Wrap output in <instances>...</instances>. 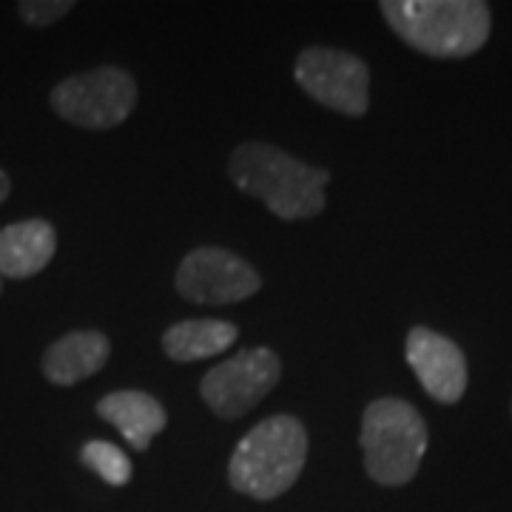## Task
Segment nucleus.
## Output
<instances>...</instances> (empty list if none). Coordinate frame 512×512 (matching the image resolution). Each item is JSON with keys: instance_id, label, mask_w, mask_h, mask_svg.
Wrapping results in <instances>:
<instances>
[{"instance_id": "f257e3e1", "label": "nucleus", "mask_w": 512, "mask_h": 512, "mask_svg": "<svg viewBox=\"0 0 512 512\" xmlns=\"http://www.w3.org/2000/svg\"><path fill=\"white\" fill-rule=\"evenodd\" d=\"M228 177L242 194L262 200L279 220H313L325 211L330 171L302 163L268 143H242L228 160Z\"/></svg>"}, {"instance_id": "f03ea898", "label": "nucleus", "mask_w": 512, "mask_h": 512, "mask_svg": "<svg viewBox=\"0 0 512 512\" xmlns=\"http://www.w3.org/2000/svg\"><path fill=\"white\" fill-rule=\"evenodd\" d=\"M387 26L427 57H470L493 29L490 6L481 0H382Z\"/></svg>"}, {"instance_id": "7ed1b4c3", "label": "nucleus", "mask_w": 512, "mask_h": 512, "mask_svg": "<svg viewBox=\"0 0 512 512\" xmlns=\"http://www.w3.org/2000/svg\"><path fill=\"white\" fill-rule=\"evenodd\" d=\"M308 461V430L296 416H271L251 427L228 464V481L242 495L274 501L302 476Z\"/></svg>"}, {"instance_id": "20e7f679", "label": "nucleus", "mask_w": 512, "mask_h": 512, "mask_svg": "<svg viewBox=\"0 0 512 512\" xmlns=\"http://www.w3.org/2000/svg\"><path fill=\"white\" fill-rule=\"evenodd\" d=\"M365 470L382 487H402L413 481L427 453V424L404 399H376L362 416Z\"/></svg>"}, {"instance_id": "39448f33", "label": "nucleus", "mask_w": 512, "mask_h": 512, "mask_svg": "<svg viewBox=\"0 0 512 512\" xmlns=\"http://www.w3.org/2000/svg\"><path fill=\"white\" fill-rule=\"evenodd\" d=\"M137 106V83L120 66H100L57 83L52 109L72 126L109 131Z\"/></svg>"}, {"instance_id": "423d86ee", "label": "nucleus", "mask_w": 512, "mask_h": 512, "mask_svg": "<svg viewBox=\"0 0 512 512\" xmlns=\"http://www.w3.org/2000/svg\"><path fill=\"white\" fill-rule=\"evenodd\" d=\"M293 77L302 92L330 111L362 117L370 106V69L350 52L311 46L296 57Z\"/></svg>"}, {"instance_id": "0eeeda50", "label": "nucleus", "mask_w": 512, "mask_h": 512, "mask_svg": "<svg viewBox=\"0 0 512 512\" xmlns=\"http://www.w3.org/2000/svg\"><path fill=\"white\" fill-rule=\"evenodd\" d=\"M282 379V362L271 348L242 350L211 367L200 382L205 404L220 419H239L251 413Z\"/></svg>"}, {"instance_id": "6e6552de", "label": "nucleus", "mask_w": 512, "mask_h": 512, "mask_svg": "<svg viewBox=\"0 0 512 512\" xmlns=\"http://www.w3.org/2000/svg\"><path fill=\"white\" fill-rule=\"evenodd\" d=\"M177 293L197 305H234L262 288V276L225 248H194L177 268Z\"/></svg>"}, {"instance_id": "1a4fd4ad", "label": "nucleus", "mask_w": 512, "mask_h": 512, "mask_svg": "<svg viewBox=\"0 0 512 512\" xmlns=\"http://www.w3.org/2000/svg\"><path fill=\"white\" fill-rule=\"evenodd\" d=\"M407 365L419 384L441 404H456L467 390V359L453 339L430 328H413L404 342Z\"/></svg>"}, {"instance_id": "9d476101", "label": "nucleus", "mask_w": 512, "mask_h": 512, "mask_svg": "<svg viewBox=\"0 0 512 512\" xmlns=\"http://www.w3.org/2000/svg\"><path fill=\"white\" fill-rule=\"evenodd\" d=\"M109 353V339L100 330H72L43 353V373L52 384L72 387L100 373L109 362Z\"/></svg>"}, {"instance_id": "9b49d317", "label": "nucleus", "mask_w": 512, "mask_h": 512, "mask_svg": "<svg viewBox=\"0 0 512 512\" xmlns=\"http://www.w3.org/2000/svg\"><path fill=\"white\" fill-rule=\"evenodd\" d=\"M57 251V231L46 220H23L0 231V276L29 279L40 274Z\"/></svg>"}, {"instance_id": "f8f14e48", "label": "nucleus", "mask_w": 512, "mask_h": 512, "mask_svg": "<svg viewBox=\"0 0 512 512\" xmlns=\"http://www.w3.org/2000/svg\"><path fill=\"white\" fill-rule=\"evenodd\" d=\"M97 416L117 427L134 450H148L151 439L165 430V407L143 390H114L97 402Z\"/></svg>"}, {"instance_id": "ddd939ff", "label": "nucleus", "mask_w": 512, "mask_h": 512, "mask_svg": "<svg viewBox=\"0 0 512 512\" xmlns=\"http://www.w3.org/2000/svg\"><path fill=\"white\" fill-rule=\"evenodd\" d=\"M239 330L222 319H185L163 333V350L174 362H200L225 353L237 342Z\"/></svg>"}, {"instance_id": "4468645a", "label": "nucleus", "mask_w": 512, "mask_h": 512, "mask_svg": "<svg viewBox=\"0 0 512 512\" xmlns=\"http://www.w3.org/2000/svg\"><path fill=\"white\" fill-rule=\"evenodd\" d=\"M80 461L103 478L109 487H126L131 481V461H128L126 450H120L111 441H89L80 450Z\"/></svg>"}, {"instance_id": "2eb2a0df", "label": "nucleus", "mask_w": 512, "mask_h": 512, "mask_svg": "<svg viewBox=\"0 0 512 512\" xmlns=\"http://www.w3.org/2000/svg\"><path fill=\"white\" fill-rule=\"evenodd\" d=\"M72 9V0H23L18 3L20 18L29 26H52L55 20L66 18Z\"/></svg>"}, {"instance_id": "dca6fc26", "label": "nucleus", "mask_w": 512, "mask_h": 512, "mask_svg": "<svg viewBox=\"0 0 512 512\" xmlns=\"http://www.w3.org/2000/svg\"><path fill=\"white\" fill-rule=\"evenodd\" d=\"M9 191H12V180H9L6 171H0V202L9 197Z\"/></svg>"}, {"instance_id": "f3484780", "label": "nucleus", "mask_w": 512, "mask_h": 512, "mask_svg": "<svg viewBox=\"0 0 512 512\" xmlns=\"http://www.w3.org/2000/svg\"><path fill=\"white\" fill-rule=\"evenodd\" d=\"M0 293H3V276H0Z\"/></svg>"}]
</instances>
